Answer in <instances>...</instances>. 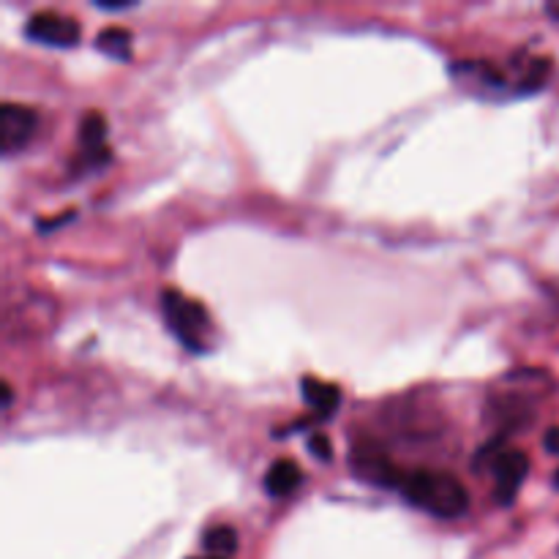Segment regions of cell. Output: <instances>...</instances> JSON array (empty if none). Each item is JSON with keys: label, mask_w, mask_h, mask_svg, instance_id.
<instances>
[{"label": "cell", "mask_w": 559, "mask_h": 559, "mask_svg": "<svg viewBox=\"0 0 559 559\" xmlns=\"http://www.w3.org/2000/svg\"><path fill=\"white\" fill-rule=\"evenodd\" d=\"M398 491L409 505L439 518H458L469 507L466 485L442 469H401Z\"/></svg>", "instance_id": "cell-1"}, {"label": "cell", "mask_w": 559, "mask_h": 559, "mask_svg": "<svg viewBox=\"0 0 559 559\" xmlns=\"http://www.w3.org/2000/svg\"><path fill=\"white\" fill-rule=\"evenodd\" d=\"M162 306H164L167 325L178 336V341L191 352H205V333L211 330V319L202 303L189 300L178 289H164Z\"/></svg>", "instance_id": "cell-2"}, {"label": "cell", "mask_w": 559, "mask_h": 559, "mask_svg": "<svg viewBox=\"0 0 559 559\" xmlns=\"http://www.w3.org/2000/svg\"><path fill=\"white\" fill-rule=\"evenodd\" d=\"M480 458L488 461V466L496 477V488H494L496 502L510 505L521 480L529 472V456L518 447H505V436H502V439H494L491 445H485L483 450H477L475 464H480Z\"/></svg>", "instance_id": "cell-3"}, {"label": "cell", "mask_w": 559, "mask_h": 559, "mask_svg": "<svg viewBox=\"0 0 559 559\" xmlns=\"http://www.w3.org/2000/svg\"><path fill=\"white\" fill-rule=\"evenodd\" d=\"M25 36L31 42L47 44V47H74L83 39V28L74 17H66L61 12H36L31 15L25 25Z\"/></svg>", "instance_id": "cell-4"}, {"label": "cell", "mask_w": 559, "mask_h": 559, "mask_svg": "<svg viewBox=\"0 0 559 559\" xmlns=\"http://www.w3.org/2000/svg\"><path fill=\"white\" fill-rule=\"evenodd\" d=\"M36 126H39V115L34 107L6 102L0 107V153L6 156L17 153L23 145L31 142Z\"/></svg>", "instance_id": "cell-5"}, {"label": "cell", "mask_w": 559, "mask_h": 559, "mask_svg": "<svg viewBox=\"0 0 559 559\" xmlns=\"http://www.w3.org/2000/svg\"><path fill=\"white\" fill-rule=\"evenodd\" d=\"M300 393H303V401L319 415V417H330L338 404H341V390L338 385L333 382H322L317 377H303L300 379Z\"/></svg>", "instance_id": "cell-6"}, {"label": "cell", "mask_w": 559, "mask_h": 559, "mask_svg": "<svg viewBox=\"0 0 559 559\" xmlns=\"http://www.w3.org/2000/svg\"><path fill=\"white\" fill-rule=\"evenodd\" d=\"M303 485V469L292 458H276L265 472V491L270 496H289Z\"/></svg>", "instance_id": "cell-7"}, {"label": "cell", "mask_w": 559, "mask_h": 559, "mask_svg": "<svg viewBox=\"0 0 559 559\" xmlns=\"http://www.w3.org/2000/svg\"><path fill=\"white\" fill-rule=\"evenodd\" d=\"M96 47L118 61H129L132 58V34L126 28H104L96 36Z\"/></svg>", "instance_id": "cell-8"}, {"label": "cell", "mask_w": 559, "mask_h": 559, "mask_svg": "<svg viewBox=\"0 0 559 559\" xmlns=\"http://www.w3.org/2000/svg\"><path fill=\"white\" fill-rule=\"evenodd\" d=\"M202 545L216 556H230L238 551V532H235V526L216 524L202 534Z\"/></svg>", "instance_id": "cell-9"}, {"label": "cell", "mask_w": 559, "mask_h": 559, "mask_svg": "<svg viewBox=\"0 0 559 559\" xmlns=\"http://www.w3.org/2000/svg\"><path fill=\"white\" fill-rule=\"evenodd\" d=\"M104 137H107V121L102 113L91 110L83 115L80 121V145L83 148H102L104 145Z\"/></svg>", "instance_id": "cell-10"}, {"label": "cell", "mask_w": 559, "mask_h": 559, "mask_svg": "<svg viewBox=\"0 0 559 559\" xmlns=\"http://www.w3.org/2000/svg\"><path fill=\"white\" fill-rule=\"evenodd\" d=\"M548 74H551V58H534V61L526 66L524 77L518 80L515 91H518V93H537V91L545 85Z\"/></svg>", "instance_id": "cell-11"}, {"label": "cell", "mask_w": 559, "mask_h": 559, "mask_svg": "<svg viewBox=\"0 0 559 559\" xmlns=\"http://www.w3.org/2000/svg\"><path fill=\"white\" fill-rule=\"evenodd\" d=\"M309 453L317 458V461H330L333 458V442L325 436V434H311L309 436Z\"/></svg>", "instance_id": "cell-12"}, {"label": "cell", "mask_w": 559, "mask_h": 559, "mask_svg": "<svg viewBox=\"0 0 559 559\" xmlns=\"http://www.w3.org/2000/svg\"><path fill=\"white\" fill-rule=\"evenodd\" d=\"M72 219H74V211H69V213H61V216H55L53 221H39L36 227H39V232H50V230H58V227L69 224Z\"/></svg>", "instance_id": "cell-13"}, {"label": "cell", "mask_w": 559, "mask_h": 559, "mask_svg": "<svg viewBox=\"0 0 559 559\" xmlns=\"http://www.w3.org/2000/svg\"><path fill=\"white\" fill-rule=\"evenodd\" d=\"M93 6L102 9V12H126V9H134L137 4L134 0H126V4H115V0H96Z\"/></svg>", "instance_id": "cell-14"}, {"label": "cell", "mask_w": 559, "mask_h": 559, "mask_svg": "<svg viewBox=\"0 0 559 559\" xmlns=\"http://www.w3.org/2000/svg\"><path fill=\"white\" fill-rule=\"evenodd\" d=\"M543 447L554 456H559V426H551L543 436Z\"/></svg>", "instance_id": "cell-15"}, {"label": "cell", "mask_w": 559, "mask_h": 559, "mask_svg": "<svg viewBox=\"0 0 559 559\" xmlns=\"http://www.w3.org/2000/svg\"><path fill=\"white\" fill-rule=\"evenodd\" d=\"M0 387H4V407H9V404H12V398H15V390H12V385H9V382H4Z\"/></svg>", "instance_id": "cell-16"}, {"label": "cell", "mask_w": 559, "mask_h": 559, "mask_svg": "<svg viewBox=\"0 0 559 559\" xmlns=\"http://www.w3.org/2000/svg\"><path fill=\"white\" fill-rule=\"evenodd\" d=\"M545 12H548V15L559 23V4H548V6H545Z\"/></svg>", "instance_id": "cell-17"}, {"label": "cell", "mask_w": 559, "mask_h": 559, "mask_svg": "<svg viewBox=\"0 0 559 559\" xmlns=\"http://www.w3.org/2000/svg\"><path fill=\"white\" fill-rule=\"evenodd\" d=\"M554 485H556V488H559V472H556V475H554Z\"/></svg>", "instance_id": "cell-18"}, {"label": "cell", "mask_w": 559, "mask_h": 559, "mask_svg": "<svg viewBox=\"0 0 559 559\" xmlns=\"http://www.w3.org/2000/svg\"><path fill=\"white\" fill-rule=\"evenodd\" d=\"M197 559V556H194ZM205 559H224V556H205Z\"/></svg>", "instance_id": "cell-19"}]
</instances>
